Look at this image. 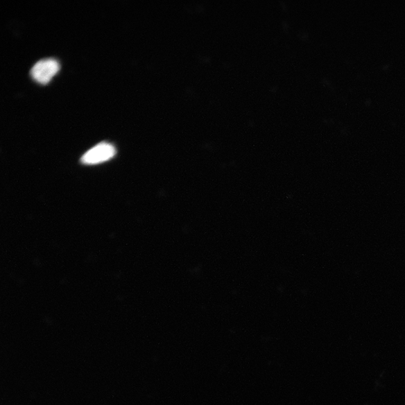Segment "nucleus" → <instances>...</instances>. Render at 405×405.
Returning <instances> with one entry per match:
<instances>
[{"instance_id": "obj_2", "label": "nucleus", "mask_w": 405, "mask_h": 405, "mask_svg": "<svg viewBox=\"0 0 405 405\" xmlns=\"http://www.w3.org/2000/svg\"><path fill=\"white\" fill-rule=\"evenodd\" d=\"M115 153V147L112 144L101 142L85 153L82 156L81 162L87 164H95L112 159Z\"/></svg>"}, {"instance_id": "obj_1", "label": "nucleus", "mask_w": 405, "mask_h": 405, "mask_svg": "<svg viewBox=\"0 0 405 405\" xmlns=\"http://www.w3.org/2000/svg\"><path fill=\"white\" fill-rule=\"evenodd\" d=\"M59 68V63L56 60L43 59L34 64L31 75L35 80L44 85L58 71Z\"/></svg>"}]
</instances>
